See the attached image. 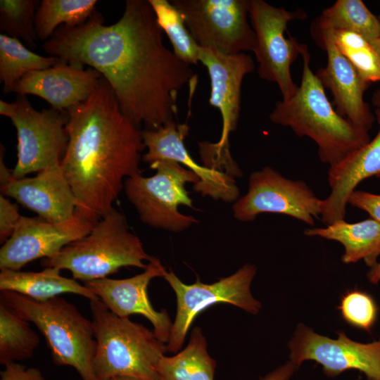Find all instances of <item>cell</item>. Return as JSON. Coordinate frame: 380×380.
I'll return each instance as SVG.
<instances>
[{
	"label": "cell",
	"mask_w": 380,
	"mask_h": 380,
	"mask_svg": "<svg viewBox=\"0 0 380 380\" xmlns=\"http://www.w3.org/2000/svg\"><path fill=\"white\" fill-rule=\"evenodd\" d=\"M43 49L49 56L98 71L138 128L157 129L174 120L179 90L196 82L190 65L165 46L148 0L126 1L122 17L111 25H105L95 10L81 25H61Z\"/></svg>",
	"instance_id": "cell-1"
},
{
	"label": "cell",
	"mask_w": 380,
	"mask_h": 380,
	"mask_svg": "<svg viewBox=\"0 0 380 380\" xmlns=\"http://www.w3.org/2000/svg\"><path fill=\"white\" fill-rule=\"evenodd\" d=\"M66 111L69 141L61 167L77 201L75 215L94 223L113 208L125 179L141 173V131L103 77L85 101Z\"/></svg>",
	"instance_id": "cell-2"
},
{
	"label": "cell",
	"mask_w": 380,
	"mask_h": 380,
	"mask_svg": "<svg viewBox=\"0 0 380 380\" xmlns=\"http://www.w3.org/2000/svg\"><path fill=\"white\" fill-rule=\"evenodd\" d=\"M300 84L287 100L277 101L270 114L275 124L290 127L297 135L312 139L320 160L331 166L370 141L368 132L338 114L329 102L321 81L312 71L308 46Z\"/></svg>",
	"instance_id": "cell-3"
},
{
	"label": "cell",
	"mask_w": 380,
	"mask_h": 380,
	"mask_svg": "<svg viewBox=\"0 0 380 380\" xmlns=\"http://www.w3.org/2000/svg\"><path fill=\"white\" fill-rule=\"evenodd\" d=\"M89 305L96 341L93 360L96 379L158 380L156 366L167 346L142 324L111 312L99 299Z\"/></svg>",
	"instance_id": "cell-4"
},
{
	"label": "cell",
	"mask_w": 380,
	"mask_h": 380,
	"mask_svg": "<svg viewBox=\"0 0 380 380\" xmlns=\"http://www.w3.org/2000/svg\"><path fill=\"white\" fill-rule=\"evenodd\" d=\"M152 256L140 239L129 230L125 216L113 208L94 222L84 237L58 253L44 258L42 265L67 270L73 279L84 282L107 277L125 267L145 270Z\"/></svg>",
	"instance_id": "cell-5"
},
{
	"label": "cell",
	"mask_w": 380,
	"mask_h": 380,
	"mask_svg": "<svg viewBox=\"0 0 380 380\" xmlns=\"http://www.w3.org/2000/svg\"><path fill=\"white\" fill-rule=\"evenodd\" d=\"M0 303L37 327L56 365L73 367L82 380H97L93 368L96 341L92 322L75 305L59 296L38 301L9 291H1Z\"/></svg>",
	"instance_id": "cell-6"
},
{
	"label": "cell",
	"mask_w": 380,
	"mask_h": 380,
	"mask_svg": "<svg viewBox=\"0 0 380 380\" xmlns=\"http://www.w3.org/2000/svg\"><path fill=\"white\" fill-rule=\"evenodd\" d=\"M149 167L156 170L153 176L143 177L139 173L124 182L125 195L141 220L152 227L175 232L198 222L194 216L178 210L180 205L193 207L185 186L188 182L197 184L196 175L172 160L159 161Z\"/></svg>",
	"instance_id": "cell-7"
},
{
	"label": "cell",
	"mask_w": 380,
	"mask_h": 380,
	"mask_svg": "<svg viewBox=\"0 0 380 380\" xmlns=\"http://www.w3.org/2000/svg\"><path fill=\"white\" fill-rule=\"evenodd\" d=\"M199 62L207 68L210 78L209 103L220 110L222 122L217 142L198 143L200 157L204 166L229 173L237 167L230 153L229 139L240 115L242 82L253 71L254 62L244 53L227 55L206 48L201 49Z\"/></svg>",
	"instance_id": "cell-8"
},
{
	"label": "cell",
	"mask_w": 380,
	"mask_h": 380,
	"mask_svg": "<svg viewBox=\"0 0 380 380\" xmlns=\"http://www.w3.org/2000/svg\"><path fill=\"white\" fill-rule=\"evenodd\" d=\"M249 18L255 34L253 50L258 63L260 78L274 82L279 87L283 100L290 99L298 87L291 74V65L301 56L307 45L298 42L285 32L289 23L304 20L307 13L298 8L288 11L275 7L263 0H249Z\"/></svg>",
	"instance_id": "cell-9"
},
{
	"label": "cell",
	"mask_w": 380,
	"mask_h": 380,
	"mask_svg": "<svg viewBox=\"0 0 380 380\" xmlns=\"http://www.w3.org/2000/svg\"><path fill=\"white\" fill-rule=\"evenodd\" d=\"M256 267L245 264L232 275L213 284H203L198 279L192 284L183 283L172 272H167L164 279L177 297V313L172 325L167 351L177 352L195 318L208 308L218 303L231 304L256 315L260 303L251 294V284L256 274Z\"/></svg>",
	"instance_id": "cell-10"
},
{
	"label": "cell",
	"mask_w": 380,
	"mask_h": 380,
	"mask_svg": "<svg viewBox=\"0 0 380 380\" xmlns=\"http://www.w3.org/2000/svg\"><path fill=\"white\" fill-rule=\"evenodd\" d=\"M201 47L227 55L253 51L256 39L248 22L249 0H172Z\"/></svg>",
	"instance_id": "cell-11"
},
{
	"label": "cell",
	"mask_w": 380,
	"mask_h": 380,
	"mask_svg": "<svg viewBox=\"0 0 380 380\" xmlns=\"http://www.w3.org/2000/svg\"><path fill=\"white\" fill-rule=\"evenodd\" d=\"M10 118L17 131V163L13 177L24 178L61 163L68 144L67 111L53 108L35 110L26 96L18 95Z\"/></svg>",
	"instance_id": "cell-12"
},
{
	"label": "cell",
	"mask_w": 380,
	"mask_h": 380,
	"mask_svg": "<svg viewBox=\"0 0 380 380\" xmlns=\"http://www.w3.org/2000/svg\"><path fill=\"white\" fill-rule=\"evenodd\" d=\"M322 200L303 182L282 176L270 167L251 174L246 194L234 202L233 215L251 222L260 213H279L313 226L320 217Z\"/></svg>",
	"instance_id": "cell-13"
},
{
	"label": "cell",
	"mask_w": 380,
	"mask_h": 380,
	"mask_svg": "<svg viewBox=\"0 0 380 380\" xmlns=\"http://www.w3.org/2000/svg\"><path fill=\"white\" fill-rule=\"evenodd\" d=\"M337 334L338 338H329L299 324L289 343L291 362L298 368L303 361H315L328 376L354 369L367 380H380V338L363 343L350 339L343 331Z\"/></svg>",
	"instance_id": "cell-14"
},
{
	"label": "cell",
	"mask_w": 380,
	"mask_h": 380,
	"mask_svg": "<svg viewBox=\"0 0 380 380\" xmlns=\"http://www.w3.org/2000/svg\"><path fill=\"white\" fill-rule=\"evenodd\" d=\"M94 223L75 215L62 222L22 216L12 236L0 249L1 270H20L39 258H48L86 236Z\"/></svg>",
	"instance_id": "cell-15"
},
{
	"label": "cell",
	"mask_w": 380,
	"mask_h": 380,
	"mask_svg": "<svg viewBox=\"0 0 380 380\" xmlns=\"http://www.w3.org/2000/svg\"><path fill=\"white\" fill-rule=\"evenodd\" d=\"M189 129L186 123L179 124L172 120L157 129L141 131L144 144L147 148L143 161L149 165L163 160L175 161L198 177L199 182L193 187L194 191L215 200L235 202L239 198L235 179L221 171L198 165L188 152L184 139Z\"/></svg>",
	"instance_id": "cell-16"
},
{
	"label": "cell",
	"mask_w": 380,
	"mask_h": 380,
	"mask_svg": "<svg viewBox=\"0 0 380 380\" xmlns=\"http://www.w3.org/2000/svg\"><path fill=\"white\" fill-rule=\"evenodd\" d=\"M167 271L160 260L152 256L147 267L134 277L115 279L108 277L84 282L108 310L120 317L132 315L145 317L153 325V332L167 343L172 323L165 310H156L149 300L147 289L153 278L164 277Z\"/></svg>",
	"instance_id": "cell-17"
},
{
	"label": "cell",
	"mask_w": 380,
	"mask_h": 380,
	"mask_svg": "<svg viewBox=\"0 0 380 380\" xmlns=\"http://www.w3.org/2000/svg\"><path fill=\"white\" fill-rule=\"evenodd\" d=\"M101 75L96 70L64 61L49 68L32 71L14 86L18 95L38 96L64 111L85 101L99 85Z\"/></svg>",
	"instance_id": "cell-18"
},
{
	"label": "cell",
	"mask_w": 380,
	"mask_h": 380,
	"mask_svg": "<svg viewBox=\"0 0 380 380\" xmlns=\"http://www.w3.org/2000/svg\"><path fill=\"white\" fill-rule=\"evenodd\" d=\"M312 37L327 52V65L319 69L316 75L323 87L331 92L337 112L368 132L372 127L374 116L363 95L370 84L361 77L341 54L327 33L319 32L312 34Z\"/></svg>",
	"instance_id": "cell-19"
},
{
	"label": "cell",
	"mask_w": 380,
	"mask_h": 380,
	"mask_svg": "<svg viewBox=\"0 0 380 380\" xmlns=\"http://www.w3.org/2000/svg\"><path fill=\"white\" fill-rule=\"evenodd\" d=\"M1 191L51 222H65L75 215L77 201L61 163L47 167L33 177H13L1 186Z\"/></svg>",
	"instance_id": "cell-20"
},
{
	"label": "cell",
	"mask_w": 380,
	"mask_h": 380,
	"mask_svg": "<svg viewBox=\"0 0 380 380\" xmlns=\"http://www.w3.org/2000/svg\"><path fill=\"white\" fill-rule=\"evenodd\" d=\"M374 113L379 126L375 137L329 166L331 193L322 200L320 213L327 225L344 220L349 196L362 181L373 176L380 178V108H376Z\"/></svg>",
	"instance_id": "cell-21"
},
{
	"label": "cell",
	"mask_w": 380,
	"mask_h": 380,
	"mask_svg": "<svg viewBox=\"0 0 380 380\" xmlns=\"http://www.w3.org/2000/svg\"><path fill=\"white\" fill-rule=\"evenodd\" d=\"M0 291L16 292L38 301H46L63 293L79 295L89 300L99 299L88 287L73 278L62 276L61 270L56 267H45L39 272L1 270Z\"/></svg>",
	"instance_id": "cell-22"
},
{
	"label": "cell",
	"mask_w": 380,
	"mask_h": 380,
	"mask_svg": "<svg viewBox=\"0 0 380 380\" xmlns=\"http://www.w3.org/2000/svg\"><path fill=\"white\" fill-rule=\"evenodd\" d=\"M304 233L340 242L345 248L344 263L363 260L371 268L380 255V224L373 219L355 223L341 220L324 228L307 229Z\"/></svg>",
	"instance_id": "cell-23"
},
{
	"label": "cell",
	"mask_w": 380,
	"mask_h": 380,
	"mask_svg": "<svg viewBox=\"0 0 380 380\" xmlns=\"http://www.w3.org/2000/svg\"><path fill=\"white\" fill-rule=\"evenodd\" d=\"M216 362L207 350L200 327H195L187 346L176 355H163L156 372L158 380H214Z\"/></svg>",
	"instance_id": "cell-24"
},
{
	"label": "cell",
	"mask_w": 380,
	"mask_h": 380,
	"mask_svg": "<svg viewBox=\"0 0 380 380\" xmlns=\"http://www.w3.org/2000/svg\"><path fill=\"white\" fill-rule=\"evenodd\" d=\"M323 30L354 32L371 43L380 37V20L361 0H338L311 25V33Z\"/></svg>",
	"instance_id": "cell-25"
},
{
	"label": "cell",
	"mask_w": 380,
	"mask_h": 380,
	"mask_svg": "<svg viewBox=\"0 0 380 380\" xmlns=\"http://www.w3.org/2000/svg\"><path fill=\"white\" fill-rule=\"evenodd\" d=\"M63 60L56 56H43L25 46L18 39L0 34V80L3 91L8 94L27 73L54 66Z\"/></svg>",
	"instance_id": "cell-26"
},
{
	"label": "cell",
	"mask_w": 380,
	"mask_h": 380,
	"mask_svg": "<svg viewBox=\"0 0 380 380\" xmlns=\"http://www.w3.org/2000/svg\"><path fill=\"white\" fill-rule=\"evenodd\" d=\"M96 4V0H43L35 13L38 39L46 42L61 25H82L94 12Z\"/></svg>",
	"instance_id": "cell-27"
},
{
	"label": "cell",
	"mask_w": 380,
	"mask_h": 380,
	"mask_svg": "<svg viewBox=\"0 0 380 380\" xmlns=\"http://www.w3.org/2000/svg\"><path fill=\"white\" fill-rule=\"evenodd\" d=\"M39 343L29 322L0 303V363L6 366L30 358Z\"/></svg>",
	"instance_id": "cell-28"
},
{
	"label": "cell",
	"mask_w": 380,
	"mask_h": 380,
	"mask_svg": "<svg viewBox=\"0 0 380 380\" xmlns=\"http://www.w3.org/2000/svg\"><path fill=\"white\" fill-rule=\"evenodd\" d=\"M157 22L168 37L175 54L189 65L199 62L201 46L187 29L179 11L167 0H148Z\"/></svg>",
	"instance_id": "cell-29"
},
{
	"label": "cell",
	"mask_w": 380,
	"mask_h": 380,
	"mask_svg": "<svg viewBox=\"0 0 380 380\" xmlns=\"http://www.w3.org/2000/svg\"><path fill=\"white\" fill-rule=\"evenodd\" d=\"M327 33L341 54L368 83L380 81V63L372 46L362 36L351 32L323 30Z\"/></svg>",
	"instance_id": "cell-30"
},
{
	"label": "cell",
	"mask_w": 380,
	"mask_h": 380,
	"mask_svg": "<svg viewBox=\"0 0 380 380\" xmlns=\"http://www.w3.org/2000/svg\"><path fill=\"white\" fill-rule=\"evenodd\" d=\"M37 2L34 0L0 1L1 31L21 39L32 49L37 46L38 39L34 25Z\"/></svg>",
	"instance_id": "cell-31"
},
{
	"label": "cell",
	"mask_w": 380,
	"mask_h": 380,
	"mask_svg": "<svg viewBox=\"0 0 380 380\" xmlns=\"http://www.w3.org/2000/svg\"><path fill=\"white\" fill-rule=\"evenodd\" d=\"M343 319L350 325L369 332L377 317L378 308L368 293L352 290L346 293L338 307Z\"/></svg>",
	"instance_id": "cell-32"
},
{
	"label": "cell",
	"mask_w": 380,
	"mask_h": 380,
	"mask_svg": "<svg viewBox=\"0 0 380 380\" xmlns=\"http://www.w3.org/2000/svg\"><path fill=\"white\" fill-rule=\"evenodd\" d=\"M22 215L18 208L3 194L0 196V242L5 243L14 233Z\"/></svg>",
	"instance_id": "cell-33"
},
{
	"label": "cell",
	"mask_w": 380,
	"mask_h": 380,
	"mask_svg": "<svg viewBox=\"0 0 380 380\" xmlns=\"http://www.w3.org/2000/svg\"><path fill=\"white\" fill-rule=\"evenodd\" d=\"M348 203L367 212L380 224V195L355 190L349 196Z\"/></svg>",
	"instance_id": "cell-34"
},
{
	"label": "cell",
	"mask_w": 380,
	"mask_h": 380,
	"mask_svg": "<svg viewBox=\"0 0 380 380\" xmlns=\"http://www.w3.org/2000/svg\"><path fill=\"white\" fill-rule=\"evenodd\" d=\"M0 380H45L41 371L35 367L27 368L17 362L6 365L1 372Z\"/></svg>",
	"instance_id": "cell-35"
},
{
	"label": "cell",
	"mask_w": 380,
	"mask_h": 380,
	"mask_svg": "<svg viewBox=\"0 0 380 380\" xmlns=\"http://www.w3.org/2000/svg\"><path fill=\"white\" fill-rule=\"evenodd\" d=\"M297 369L291 361L267 374L261 380H289Z\"/></svg>",
	"instance_id": "cell-36"
},
{
	"label": "cell",
	"mask_w": 380,
	"mask_h": 380,
	"mask_svg": "<svg viewBox=\"0 0 380 380\" xmlns=\"http://www.w3.org/2000/svg\"><path fill=\"white\" fill-rule=\"evenodd\" d=\"M4 148L1 144L0 150V183L1 186H3L7 184L13 179L12 172L8 169L6 165L4 163Z\"/></svg>",
	"instance_id": "cell-37"
},
{
	"label": "cell",
	"mask_w": 380,
	"mask_h": 380,
	"mask_svg": "<svg viewBox=\"0 0 380 380\" xmlns=\"http://www.w3.org/2000/svg\"><path fill=\"white\" fill-rule=\"evenodd\" d=\"M16 110V104L15 102L8 103L0 100V114L9 118L15 113Z\"/></svg>",
	"instance_id": "cell-38"
},
{
	"label": "cell",
	"mask_w": 380,
	"mask_h": 380,
	"mask_svg": "<svg viewBox=\"0 0 380 380\" xmlns=\"http://www.w3.org/2000/svg\"><path fill=\"white\" fill-rule=\"evenodd\" d=\"M367 279L372 284H378L380 281V262H377L371 267L367 274Z\"/></svg>",
	"instance_id": "cell-39"
},
{
	"label": "cell",
	"mask_w": 380,
	"mask_h": 380,
	"mask_svg": "<svg viewBox=\"0 0 380 380\" xmlns=\"http://www.w3.org/2000/svg\"><path fill=\"white\" fill-rule=\"evenodd\" d=\"M373 46L380 63V37L370 43Z\"/></svg>",
	"instance_id": "cell-40"
},
{
	"label": "cell",
	"mask_w": 380,
	"mask_h": 380,
	"mask_svg": "<svg viewBox=\"0 0 380 380\" xmlns=\"http://www.w3.org/2000/svg\"><path fill=\"white\" fill-rule=\"evenodd\" d=\"M372 103L376 108H380V90L376 91L372 96Z\"/></svg>",
	"instance_id": "cell-41"
},
{
	"label": "cell",
	"mask_w": 380,
	"mask_h": 380,
	"mask_svg": "<svg viewBox=\"0 0 380 380\" xmlns=\"http://www.w3.org/2000/svg\"><path fill=\"white\" fill-rule=\"evenodd\" d=\"M110 380H141V379H136L134 377H129V376H118V377L113 378Z\"/></svg>",
	"instance_id": "cell-42"
},
{
	"label": "cell",
	"mask_w": 380,
	"mask_h": 380,
	"mask_svg": "<svg viewBox=\"0 0 380 380\" xmlns=\"http://www.w3.org/2000/svg\"><path fill=\"white\" fill-rule=\"evenodd\" d=\"M379 20H380V15H379Z\"/></svg>",
	"instance_id": "cell-43"
}]
</instances>
